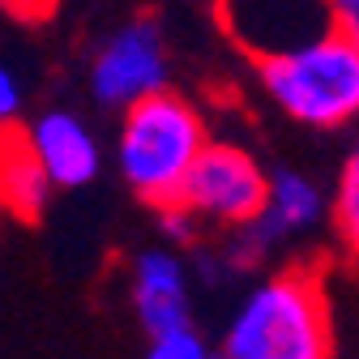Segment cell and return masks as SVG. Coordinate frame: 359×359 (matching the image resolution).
I'll return each mask as SVG.
<instances>
[{
    "label": "cell",
    "instance_id": "1",
    "mask_svg": "<svg viewBox=\"0 0 359 359\" xmlns=\"http://www.w3.org/2000/svg\"><path fill=\"white\" fill-rule=\"evenodd\" d=\"M218 359H334V312L317 269L261 278L222 325Z\"/></svg>",
    "mask_w": 359,
    "mask_h": 359
},
{
    "label": "cell",
    "instance_id": "2",
    "mask_svg": "<svg viewBox=\"0 0 359 359\" xmlns=\"http://www.w3.org/2000/svg\"><path fill=\"white\" fill-rule=\"evenodd\" d=\"M205 142H210L205 116L167 86L120 107L116 167L124 175V184L133 189V197L158 210L167 201H180L184 175Z\"/></svg>",
    "mask_w": 359,
    "mask_h": 359
},
{
    "label": "cell",
    "instance_id": "3",
    "mask_svg": "<svg viewBox=\"0 0 359 359\" xmlns=\"http://www.w3.org/2000/svg\"><path fill=\"white\" fill-rule=\"evenodd\" d=\"M261 95L304 128H342L359 111V34L330 26L257 60Z\"/></svg>",
    "mask_w": 359,
    "mask_h": 359
},
{
    "label": "cell",
    "instance_id": "4",
    "mask_svg": "<svg viewBox=\"0 0 359 359\" xmlns=\"http://www.w3.org/2000/svg\"><path fill=\"white\" fill-rule=\"evenodd\" d=\"M180 201L201 222H214V227H227V231L244 227L265 205V167L257 163L252 150L210 137L184 175Z\"/></svg>",
    "mask_w": 359,
    "mask_h": 359
},
{
    "label": "cell",
    "instance_id": "5",
    "mask_svg": "<svg viewBox=\"0 0 359 359\" xmlns=\"http://www.w3.org/2000/svg\"><path fill=\"white\" fill-rule=\"evenodd\" d=\"M167 86H171V56H167V34L154 18L124 22L116 34L103 39L95 65H90V90L111 111Z\"/></svg>",
    "mask_w": 359,
    "mask_h": 359
},
{
    "label": "cell",
    "instance_id": "6",
    "mask_svg": "<svg viewBox=\"0 0 359 359\" xmlns=\"http://www.w3.org/2000/svg\"><path fill=\"white\" fill-rule=\"evenodd\" d=\"M214 9L227 39L252 65L334 26L325 0H214Z\"/></svg>",
    "mask_w": 359,
    "mask_h": 359
},
{
    "label": "cell",
    "instance_id": "7",
    "mask_svg": "<svg viewBox=\"0 0 359 359\" xmlns=\"http://www.w3.org/2000/svg\"><path fill=\"white\" fill-rule=\"evenodd\" d=\"M22 137L39 158L43 175L52 180V189H86L103 171L99 137L77 111H65V107L39 111L30 124H22Z\"/></svg>",
    "mask_w": 359,
    "mask_h": 359
},
{
    "label": "cell",
    "instance_id": "8",
    "mask_svg": "<svg viewBox=\"0 0 359 359\" xmlns=\"http://www.w3.org/2000/svg\"><path fill=\"white\" fill-rule=\"evenodd\" d=\"M128 299H133V317L142 321L146 334L193 321V269L184 252L171 244L137 252L128 274Z\"/></svg>",
    "mask_w": 359,
    "mask_h": 359
},
{
    "label": "cell",
    "instance_id": "9",
    "mask_svg": "<svg viewBox=\"0 0 359 359\" xmlns=\"http://www.w3.org/2000/svg\"><path fill=\"white\" fill-rule=\"evenodd\" d=\"M52 180L43 175L39 158L30 154L26 137H22V124H0V210L18 222H34L43 218L52 201Z\"/></svg>",
    "mask_w": 359,
    "mask_h": 359
},
{
    "label": "cell",
    "instance_id": "10",
    "mask_svg": "<svg viewBox=\"0 0 359 359\" xmlns=\"http://www.w3.org/2000/svg\"><path fill=\"white\" fill-rule=\"evenodd\" d=\"M325 214L334 218V227L346 240V248H355V240H359V154L342 158V171H338L334 197L325 201Z\"/></svg>",
    "mask_w": 359,
    "mask_h": 359
},
{
    "label": "cell",
    "instance_id": "11",
    "mask_svg": "<svg viewBox=\"0 0 359 359\" xmlns=\"http://www.w3.org/2000/svg\"><path fill=\"white\" fill-rule=\"evenodd\" d=\"M146 359H218V351L193 321H180L171 330H154L150 334Z\"/></svg>",
    "mask_w": 359,
    "mask_h": 359
},
{
    "label": "cell",
    "instance_id": "12",
    "mask_svg": "<svg viewBox=\"0 0 359 359\" xmlns=\"http://www.w3.org/2000/svg\"><path fill=\"white\" fill-rule=\"evenodd\" d=\"M154 214H158V227H163V236H167L171 248H193V244H197L201 218H197L184 201H167V205H158Z\"/></svg>",
    "mask_w": 359,
    "mask_h": 359
},
{
    "label": "cell",
    "instance_id": "13",
    "mask_svg": "<svg viewBox=\"0 0 359 359\" xmlns=\"http://www.w3.org/2000/svg\"><path fill=\"white\" fill-rule=\"evenodd\" d=\"M22 116V81L9 65H0V124H13Z\"/></svg>",
    "mask_w": 359,
    "mask_h": 359
},
{
    "label": "cell",
    "instance_id": "14",
    "mask_svg": "<svg viewBox=\"0 0 359 359\" xmlns=\"http://www.w3.org/2000/svg\"><path fill=\"white\" fill-rule=\"evenodd\" d=\"M60 0H0V9L13 13L18 22H43V18H52L56 13Z\"/></svg>",
    "mask_w": 359,
    "mask_h": 359
},
{
    "label": "cell",
    "instance_id": "15",
    "mask_svg": "<svg viewBox=\"0 0 359 359\" xmlns=\"http://www.w3.org/2000/svg\"><path fill=\"white\" fill-rule=\"evenodd\" d=\"M325 9H330V22L338 30L359 34V0H325Z\"/></svg>",
    "mask_w": 359,
    "mask_h": 359
}]
</instances>
